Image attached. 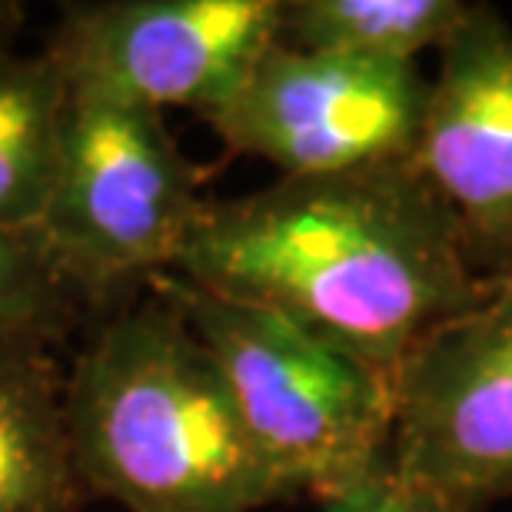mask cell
<instances>
[{
  "label": "cell",
  "mask_w": 512,
  "mask_h": 512,
  "mask_svg": "<svg viewBox=\"0 0 512 512\" xmlns=\"http://www.w3.org/2000/svg\"><path fill=\"white\" fill-rule=\"evenodd\" d=\"M280 40V0L67 4L44 54L74 94L210 117Z\"/></svg>",
  "instance_id": "obj_7"
},
{
  "label": "cell",
  "mask_w": 512,
  "mask_h": 512,
  "mask_svg": "<svg viewBox=\"0 0 512 512\" xmlns=\"http://www.w3.org/2000/svg\"><path fill=\"white\" fill-rule=\"evenodd\" d=\"M64 413L80 486L127 512H250L286 499L217 360L157 290L90 336L64 380Z\"/></svg>",
  "instance_id": "obj_2"
},
{
  "label": "cell",
  "mask_w": 512,
  "mask_h": 512,
  "mask_svg": "<svg viewBox=\"0 0 512 512\" xmlns=\"http://www.w3.org/2000/svg\"><path fill=\"white\" fill-rule=\"evenodd\" d=\"M70 84L44 50H0V230H34L57 177Z\"/></svg>",
  "instance_id": "obj_10"
},
{
  "label": "cell",
  "mask_w": 512,
  "mask_h": 512,
  "mask_svg": "<svg viewBox=\"0 0 512 512\" xmlns=\"http://www.w3.org/2000/svg\"><path fill=\"white\" fill-rule=\"evenodd\" d=\"M456 0H280V44L413 64L466 17Z\"/></svg>",
  "instance_id": "obj_11"
},
{
  "label": "cell",
  "mask_w": 512,
  "mask_h": 512,
  "mask_svg": "<svg viewBox=\"0 0 512 512\" xmlns=\"http://www.w3.org/2000/svg\"><path fill=\"white\" fill-rule=\"evenodd\" d=\"M386 466L436 512L512 496V273L403 363Z\"/></svg>",
  "instance_id": "obj_5"
},
{
  "label": "cell",
  "mask_w": 512,
  "mask_h": 512,
  "mask_svg": "<svg viewBox=\"0 0 512 512\" xmlns=\"http://www.w3.org/2000/svg\"><path fill=\"white\" fill-rule=\"evenodd\" d=\"M426 87L413 64L276 40L203 120L230 150L270 160L283 177H316L413 157Z\"/></svg>",
  "instance_id": "obj_6"
},
{
  "label": "cell",
  "mask_w": 512,
  "mask_h": 512,
  "mask_svg": "<svg viewBox=\"0 0 512 512\" xmlns=\"http://www.w3.org/2000/svg\"><path fill=\"white\" fill-rule=\"evenodd\" d=\"M203 203L200 170L163 114L74 94L37 230L70 286L97 306L130 280L173 270Z\"/></svg>",
  "instance_id": "obj_4"
},
{
  "label": "cell",
  "mask_w": 512,
  "mask_h": 512,
  "mask_svg": "<svg viewBox=\"0 0 512 512\" xmlns=\"http://www.w3.org/2000/svg\"><path fill=\"white\" fill-rule=\"evenodd\" d=\"M80 296L40 230H0V350H54L80 320Z\"/></svg>",
  "instance_id": "obj_12"
},
{
  "label": "cell",
  "mask_w": 512,
  "mask_h": 512,
  "mask_svg": "<svg viewBox=\"0 0 512 512\" xmlns=\"http://www.w3.org/2000/svg\"><path fill=\"white\" fill-rule=\"evenodd\" d=\"M54 350H0V512H74L80 476L70 449Z\"/></svg>",
  "instance_id": "obj_9"
},
{
  "label": "cell",
  "mask_w": 512,
  "mask_h": 512,
  "mask_svg": "<svg viewBox=\"0 0 512 512\" xmlns=\"http://www.w3.org/2000/svg\"><path fill=\"white\" fill-rule=\"evenodd\" d=\"M170 273L280 313L393 383L429 333L493 286L413 160L207 200Z\"/></svg>",
  "instance_id": "obj_1"
},
{
  "label": "cell",
  "mask_w": 512,
  "mask_h": 512,
  "mask_svg": "<svg viewBox=\"0 0 512 512\" xmlns=\"http://www.w3.org/2000/svg\"><path fill=\"white\" fill-rule=\"evenodd\" d=\"M323 512H436V509L416 493H409L383 463L356 489L333 499V503H323Z\"/></svg>",
  "instance_id": "obj_13"
},
{
  "label": "cell",
  "mask_w": 512,
  "mask_h": 512,
  "mask_svg": "<svg viewBox=\"0 0 512 512\" xmlns=\"http://www.w3.org/2000/svg\"><path fill=\"white\" fill-rule=\"evenodd\" d=\"M150 283L217 360L283 496L333 503L386 463L396 419V383L386 373L263 306L197 290L173 273Z\"/></svg>",
  "instance_id": "obj_3"
},
{
  "label": "cell",
  "mask_w": 512,
  "mask_h": 512,
  "mask_svg": "<svg viewBox=\"0 0 512 512\" xmlns=\"http://www.w3.org/2000/svg\"><path fill=\"white\" fill-rule=\"evenodd\" d=\"M24 20H27L24 4H17V0H0V50L14 47V37L20 34Z\"/></svg>",
  "instance_id": "obj_14"
},
{
  "label": "cell",
  "mask_w": 512,
  "mask_h": 512,
  "mask_svg": "<svg viewBox=\"0 0 512 512\" xmlns=\"http://www.w3.org/2000/svg\"><path fill=\"white\" fill-rule=\"evenodd\" d=\"M506 276H509V273H506Z\"/></svg>",
  "instance_id": "obj_15"
},
{
  "label": "cell",
  "mask_w": 512,
  "mask_h": 512,
  "mask_svg": "<svg viewBox=\"0 0 512 512\" xmlns=\"http://www.w3.org/2000/svg\"><path fill=\"white\" fill-rule=\"evenodd\" d=\"M439 54L409 160L496 280L512 273V30L469 4Z\"/></svg>",
  "instance_id": "obj_8"
}]
</instances>
